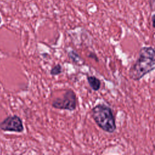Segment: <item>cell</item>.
Returning <instances> with one entry per match:
<instances>
[{
  "label": "cell",
  "mask_w": 155,
  "mask_h": 155,
  "mask_svg": "<svg viewBox=\"0 0 155 155\" xmlns=\"http://www.w3.org/2000/svg\"><path fill=\"white\" fill-rule=\"evenodd\" d=\"M155 70V49L143 47L139 52L136 62L129 70V76L134 81H139L144 76Z\"/></svg>",
  "instance_id": "cell-1"
},
{
  "label": "cell",
  "mask_w": 155,
  "mask_h": 155,
  "mask_svg": "<svg viewBox=\"0 0 155 155\" xmlns=\"http://www.w3.org/2000/svg\"><path fill=\"white\" fill-rule=\"evenodd\" d=\"M91 116L96 124L103 131L113 133L116 129L115 118L112 110L108 106L99 104L91 109Z\"/></svg>",
  "instance_id": "cell-2"
},
{
  "label": "cell",
  "mask_w": 155,
  "mask_h": 155,
  "mask_svg": "<svg viewBox=\"0 0 155 155\" xmlns=\"http://www.w3.org/2000/svg\"><path fill=\"white\" fill-rule=\"evenodd\" d=\"M51 105L56 109L74 110L77 106L76 93L71 89L67 90L62 97H57L53 101Z\"/></svg>",
  "instance_id": "cell-3"
},
{
  "label": "cell",
  "mask_w": 155,
  "mask_h": 155,
  "mask_svg": "<svg viewBox=\"0 0 155 155\" xmlns=\"http://www.w3.org/2000/svg\"><path fill=\"white\" fill-rule=\"evenodd\" d=\"M0 129L4 131L21 133L24 131V125L21 119L16 116H10L0 122Z\"/></svg>",
  "instance_id": "cell-4"
},
{
  "label": "cell",
  "mask_w": 155,
  "mask_h": 155,
  "mask_svg": "<svg viewBox=\"0 0 155 155\" xmlns=\"http://www.w3.org/2000/svg\"><path fill=\"white\" fill-rule=\"evenodd\" d=\"M87 81L91 88L94 91H97L100 89L101 82V81L94 76H90L87 77Z\"/></svg>",
  "instance_id": "cell-5"
},
{
  "label": "cell",
  "mask_w": 155,
  "mask_h": 155,
  "mask_svg": "<svg viewBox=\"0 0 155 155\" xmlns=\"http://www.w3.org/2000/svg\"><path fill=\"white\" fill-rule=\"evenodd\" d=\"M68 56L70 58V59H71L73 61V62L76 64H78L81 61V57L78 54V53L74 50L70 51L68 53Z\"/></svg>",
  "instance_id": "cell-6"
},
{
  "label": "cell",
  "mask_w": 155,
  "mask_h": 155,
  "mask_svg": "<svg viewBox=\"0 0 155 155\" xmlns=\"http://www.w3.org/2000/svg\"><path fill=\"white\" fill-rule=\"evenodd\" d=\"M62 69L60 64H56L50 70V74L52 76H57L62 73Z\"/></svg>",
  "instance_id": "cell-7"
},
{
  "label": "cell",
  "mask_w": 155,
  "mask_h": 155,
  "mask_svg": "<svg viewBox=\"0 0 155 155\" xmlns=\"http://www.w3.org/2000/svg\"><path fill=\"white\" fill-rule=\"evenodd\" d=\"M151 21H152V25L153 28H155V14H154L151 17Z\"/></svg>",
  "instance_id": "cell-8"
},
{
  "label": "cell",
  "mask_w": 155,
  "mask_h": 155,
  "mask_svg": "<svg viewBox=\"0 0 155 155\" xmlns=\"http://www.w3.org/2000/svg\"><path fill=\"white\" fill-rule=\"evenodd\" d=\"M89 57H90V58H93V59H95L96 61H97V58L96 57V56L94 54V53H91L89 56H88Z\"/></svg>",
  "instance_id": "cell-9"
},
{
  "label": "cell",
  "mask_w": 155,
  "mask_h": 155,
  "mask_svg": "<svg viewBox=\"0 0 155 155\" xmlns=\"http://www.w3.org/2000/svg\"><path fill=\"white\" fill-rule=\"evenodd\" d=\"M1 22H2V20H1V18L0 17V24L1 23Z\"/></svg>",
  "instance_id": "cell-10"
}]
</instances>
